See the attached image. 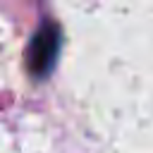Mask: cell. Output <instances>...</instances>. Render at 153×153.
I'll return each mask as SVG.
<instances>
[{"label":"cell","mask_w":153,"mask_h":153,"mask_svg":"<svg viewBox=\"0 0 153 153\" xmlns=\"http://www.w3.org/2000/svg\"><path fill=\"white\" fill-rule=\"evenodd\" d=\"M60 36H62L60 26L53 19H45L36 29L26 48V69L31 72V76L43 79L53 72L57 53H60Z\"/></svg>","instance_id":"cell-1"}]
</instances>
